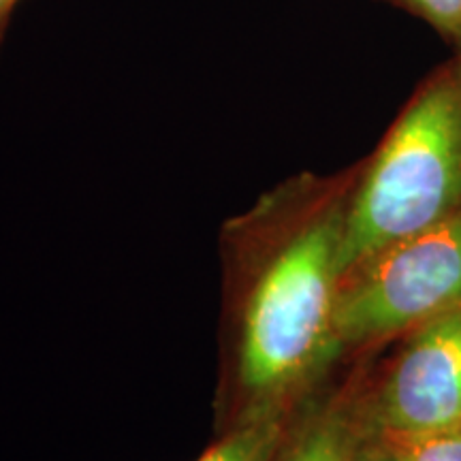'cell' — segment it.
Segmentation results:
<instances>
[{"label":"cell","instance_id":"9","mask_svg":"<svg viewBox=\"0 0 461 461\" xmlns=\"http://www.w3.org/2000/svg\"><path fill=\"white\" fill-rule=\"evenodd\" d=\"M355 461H403V457L389 436L367 425L366 434L361 438V445L357 448Z\"/></svg>","mask_w":461,"mask_h":461},{"label":"cell","instance_id":"3","mask_svg":"<svg viewBox=\"0 0 461 461\" xmlns=\"http://www.w3.org/2000/svg\"><path fill=\"white\" fill-rule=\"evenodd\" d=\"M459 305L461 207L342 276L333 319L338 353L417 330Z\"/></svg>","mask_w":461,"mask_h":461},{"label":"cell","instance_id":"2","mask_svg":"<svg viewBox=\"0 0 461 461\" xmlns=\"http://www.w3.org/2000/svg\"><path fill=\"white\" fill-rule=\"evenodd\" d=\"M461 207V50L438 67L380 143L346 210L342 276Z\"/></svg>","mask_w":461,"mask_h":461},{"label":"cell","instance_id":"7","mask_svg":"<svg viewBox=\"0 0 461 461\" xmlns=\"http://www.w3.org/2000/svg\"><path fill=\"white\" fill-rule=\"evenodd\" d=\"M389 438L400 448L403 461H461V423L431 434Z\"/></svg>","mask_w":461,"mask_h":461},{"label":"cell","instance_id":"4","mask_svg":"<svg viewBox=\"0 0 461 461\" xmlns=\"http://www.w3.org/2000/svg\"><path fill=\"white\" fill-rule=\"evenodd\" d=\"M372 429L420 436L461 423V305L417 327L374 395L363 397Z\"/></svg>","mask_w":461,"mask_h":461},{"label":"cell","instance_id":"6","mask_svg":"<svg viewBox=\"0 0 461 461\" xmlns=\"http://www.w3.org/2000/svg\"><path fill=\"white\" fill-rule=\"evenodd\" d=\"M291 414L263 417L218 434L197 461H274Z\"/></svg>","mask_w":461,"mask_h":461},{"label":"cell","instance_id":"1","mask_svg":"<svg viewBox=\"0 0 461 461\" xmlns=\"http://www.w3.org/2000/svg\"><path fill=\"white\" fill-rule=\"evenodd\" d=\"M350 193L346 184L299 177L222 227L218 434L291 414L339 355L333 319Z\"/></svg>","mask_w":461,"mask_h":461},{"label":"cell","instance_id":"10","mask_svg":"<svg viewBox=\"0 0 461 461\" xmlns=\"http://www.w3.org/2000/svg\"><path fill=\"white\" fill-rule=\"evenodd\" d=\"M17 3H20V0H0V26L5 24V20H7L11 14V9H14Z\"/></svg>","mask_w":461,"mask_h":461},{"label":"cell","instance_id":"5","mask_svg":"<svg viewBox=\"0 0 461 461\" xmlns=\"http://www.w3.org/2000/svg\"><path fill=\"white\" fill-rule=\"evenodd\" d=\"M366 429L363 397H339L291 414L274 461H355Z\"/></svg>","mask_w":461,"mask_h":461},{"label":"cell","instance_id":"8","mask_svg":"<svg viewBox=\"0 0 461 461\" xmlns=\"http://www.w3.org/2000/svg\"><path fill=\"white\" fill-rule=\"evenodd\" d=\"M419 17L455 50H461V0H389Z\"/></svg>","mask_w":461,"mask_h":461}]
</instances>
